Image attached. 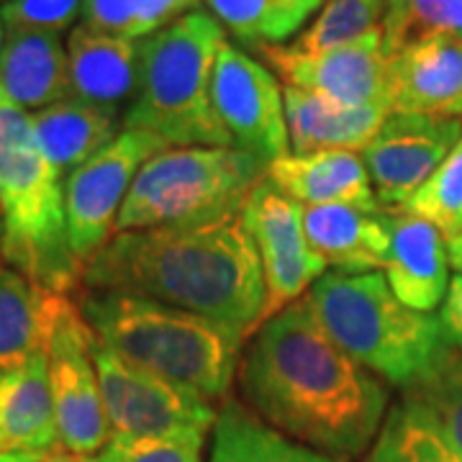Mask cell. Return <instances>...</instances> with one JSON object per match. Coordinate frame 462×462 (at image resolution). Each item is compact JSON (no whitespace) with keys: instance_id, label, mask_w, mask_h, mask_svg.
<instances>
[{"instance_id":"cell-12","label":"cell","mask_w":462,"mask_h":462,"mask_svg":"<svg viewBox=\"0 0 462 462\" xmlns=\"http://www.w3.org/2000/svg\"><path fill=\"white\" fill-rule=\"evenodd\" d=\"M211 98L234 147L267 165L291 154L282 88L267 67L229 42L216 54Z\"/></svg>"},{"instance_id":"cell-36","label":"cell","mask_w":462,"mask_h":462,"mask_svg":"<svg viewBox=\"0 0 462 462\" xmlns=\"http://www.w3.org/2000/svg\"><path fill=\"white\" fill-rule=\"evenodd\" d=\"M447 254H449V264L457 270V275H462V229L447 239Z\"/></svg>"},{"instance_id":"cell-26","label":"cell","mask_w":462,"mask_h":462,"mask_svg":"<svg viewBox=\"0 0 462 462\" xmlns=\"http://www.w3.org/2000/svg\"><path fill=\"white\" fill-rule=\"evenodd\" d=\"M401 398L411 401L462 457V352L442 346L430 367L401 388Z\"/></svg>"},{"instance_id":"cell-37","label":"cell","mask_w":462,"mask_h":462,"mask_svg":"<svg viewBox=\"0 0 462 462\" xmlns=\"http://www.w3.org/2000/svg\"><path fill=\"white\" fill-rule=\"evenodd\" d=\"M0 462H47L39 455H32V452H5L0 455Z\"/></svg>"},{"instance_id":"cell-18","label":"cell","mask_w":462,"mask_h":462,"mask_svg":"<svg viewBox=\"0 0 462 462\" xmlns=\"http://www.w3.org/2000/svg\"><path fill=\"white\" fill-rule=\"evenodd\" d=\"M309 247L342 273L385 270L391 249V216L385 208L360 206H303Z\"/></svg>"},{"instance_id":"cell-14","label":"cell","mask_w":462,"mask_h":462,"mask_svg":"<svg viewBox=\"0 0 462 462\" xmlns=\"http://www.w3.org/2000/svg\"><path fill=\"white\" fill-rule=\"evenodd\" d=\"M462 121L393 114L360 152L380 208H401L460 144Z\"/></svg>"},{"instance_id":"cell-7","label":"cell","mask_w":462,"mask_h":462,"mask_svg":"<svg viewBox=\"0 0 462 462\" xmlns=\"http://www.w3.org/2000/svg\"><path fill=\"white\" fill-rule=\"evenodd\" d=\"M267 167L236 147H167L134 178L116 234L239 218Z\"/></svg>"},{"instance_id":"cell-10","label":"cell","mask_w":462,"mask_h":462,"mask_svg":"<svg viewBox=\"0 0 462 462\" xmlns=\"http://www.w3.org/2000/svg\"><path fill=\"white\" fill-rule=\"evenodd\" d=\"M165 149V142L154 134L124 129L93 160L67 175V234L83 267L114 239L118 214L139 170Z\"/></svg>"},{"instance_id":"cell-15","label":"cell","mask_w":462,"mask_h":462,"mask_svg":"<svg viewBox=\"0 0 462 462\" xmlns=\"http://www.w3.org/2000/svg\"><path fill=\"white\" fill-rule=\"evenodd\" d=\"M388 69L393 111L462 121L460 39H413L388 60Z\"/></svg>"},{"instance_id":"cell-8","label":"cell","mask_w":462,"mask_h":462,"mask_svg":"<svg viewBox=\"0 0 462 462\" xmlns=\"http://www.w3.org/2000/svg\"><path fill=\"white\" fill-rule=\"evenodd\" d=\"M103 406L111 431L118 437H185L208 439L216 409L196 391L126 363L93 339Z\"/></svg>"},{"instance_id":"cell-19","label":"cell","mask_w":462,"mask_h":462,"mask_svg":"<svg viewBox=\"0 0 462 462\" xmlns=\"http://www.w3.org/2000/svg\"><path fill=\"white\" fill-rule=\"evenodd\" d=\"M291 154H314L327 149L363 152L393 108L385 106H342L334 100L282 85Z\"/></svg>"},{"instance_id":"cell-3","label":"cell","mask_w":462,"mask_h":462,"mask_svg":"<svg viewBox=\"0 0 462 462\" xmlns=\"http://www.w3.org/2000/svg\"><path fill=\"white\" fill-rule=\"evenodd\" d=\"M75 303L103 345L126 363L224 403L239 370L242 346L214 321L149 298L85 291Z\"/></svg>"},{"instance_id":"cell-29","label":"cell","mask_w":462,"mask_h":462,"mask_svg":"<svg viewBox=\"0 0 462 462\" xmlns=\"http://www.w3.org/2000/svg\"><path fill=\"white\" fill-rule=\"evenodd\" d=\"M199 0H85L83 23L100 33L142 42L190 14Z\"/></svg>"},{"instance_id":"cell-2","label":"cell","mask_w":462,"mask_h":462,"mask_svg":"<svg viewBox=\"0 0 462 462\" xmlns=\"http://www.w3.org/2000/svg\"><path fill=\"white\" fill-rule=\"evenodd\" d=\"M80 288L190 311L239 342L263 324V264L242 216L206 226L118 231L85 264Z\"/></svg>"},{"instance_id":"cell-1","label":"cell","mask_w":462,"mask_h":462,"mask_svg":"<svg viewBox=\"0 0 462 462\" xmlns=\"http://www.w3.org/2000/svg\"><path fill=\"white\" fill-rule=\"evenodd\" d=\"M236 375L247 409L339 460L370 449L388 413L385 383L331 339L306 296L254 329Z\"/></svg>"},{"instance_id":"cell-16","label":"cell","mask_w":462,"mask_h":462,"mask_svg":"<svg viewBox=\"0 0 462 462\" xmlns=\"http://www.w3.org/2000/svg\"><path fill=\"white\" fill-rule=\"evenodd\" d=\"M391 216V249L385 281L413 311L430 314L442 306L449 288V254L442 231L406 208H385Z\"/></svg>"},{"instance_id":"cell-9","label":"cell","mask_w":462,"mask_h":462,"mask_svg":"<svg viewBox=\"0 0 462 462\" xmlns=\"http://www.w3.org/2000/svg\"><path fill=\"white\" fill-rule=\"evenodd\" d=\"M93 339L96 334L88 327L75 298H60L47 339V357L60 447L78 460L96 457L114 437L100 393Z\"/></svg>"},{"instance_id":"cell-25","label":"cell","mask_w":462,"mask_h":462,"mask_svg":"<svg viewBox=\"0 0 462 462\" xmlns=\"http://www.w3.org/2000/svg\"><path fill=\"white\" fill-rule=\"evenodd\" d=\"M208 462H345L270 427L242 401H224L208 437Z\"/></svg>"},{"instance_id":"cell-32","label":"cell","mask_w":462,"mask_h":462,"mask_svg":"<svg viewBox=\"0 0 462 462\" xmlns=\"http://www.w3.org/2000/svg\"><path fill=\"white\" fill-rule=\"evenodd\" d=\"M401 208L427 218L442 231L445 239H452L462 229V139L445 162L431 172L430 180Z\"/></svg>"},{"instance_id":"cell-35","label":"cell","mask_w":462,"mask_h":462,"mask_svg":"<svg viewBox=\"0 0 462 462\" xmlns=\"http://www.w3.org/2000/svg\"><path fill=\"white\" fill-rule=\"evenodd\" d=\"M439 331L447 346L462 352V275H455L449 281L447 296L439 306Z\"/></svg>"},{"instance_id":"cell-42","label":"cell","mask_w":462,"mask_h":462,"mask_svg":"<svg viewBox=\"0 0 462 462\" xmlns=\"http://www.w3.org/2000/svg\"><path fill=\"white\" fill-rule=\"evenodd\" d=\"M0 242H3V221H0Z\"/></svg>"},{"instance_id":"cell-6","label":"cell","mask_w":462,"mask_h":462,"mask_svg":"<svg viewBox=\"0 0 462 462\" xmlns=\"http://www.w3.org/2000/svg\"><path fill=\"white\" fill-rule=\"evenodd\" d=\"M319 324L383 383L406 388L445 346L437 316L403 306L385 275L329 270L306 293Z\"/></svg>"},{"instance_id":"cell-31","label":"cell","mask_w":462,"mask_h":462,"mask_svg":"<svg viewBox=\"0 0 462 462\" xmlns=\"http://www.w3.org/2000/svg\"><path fill=\"white\" fill-rule=\"evenodd\" d=\"M388 0H329L314 23L298 36L293 51H324L357 42L385 18Z\"/></svg>"},{"instance_id":"cell-34","label":"cell","mask_w":462,"mask_h":462,"mask_svg":"<svg viewBox=\"0 0 462 462\" xmlns=\"http://www.w3.org/2000/svg\"><path fill=\"white\" fill-rule=\"evenodd\" d=\"M83 5L85 0H5L0 16L5 29L62 33L83 16Z\"/></svg>"},{"instance_id":"cell-23","label":"cell","mask_w":462,"mask_h":462,"mask_svg":"<svg viewBox=\"0 0 462 462\" xmlns=\"http://www.w3.org/2000/svg\"><path fill=\"white\" fill-rule=\"evenodd\" d=\"M32 124L36 147L60 178L72 175L124 132V116L78 98L36 111Z\"/></svg>"},{"instance_id":"cell-4","label":"cell","mask_w":462,"mask_h":462,"mask_svg":"<svg viewBox=\"0 0 462 462\" xmlns=\"http://www.w3.org/2000/svg\"><path fill=\"white\" fill-rule=\"evenodd\" d=\"M0 185L3 242L0 260L57 296L80 291L83 264L69 247L65 182L42 157L32 114L0 93Z\"/></svg>"},{"instance_id":"cell-38","label":"cell","mask_w":462,"mask_h":462,"mask_svg":"<svg viewBox=\"0 0 462 462\" xmlns=\"http://www.w3.org/2000/svg\"><path fill=\"white\" fill-rule=\"evenodd\" d=\"M47 462H85V460H78V457H62V455H57V457H51Z\"/></svg>"},{"instance_id":"cell-22","label":"cell","mask_w":462,"mask_h":462,"mask_svg":"<svg viewBox=\"0 0 462 462\" xmlns=\"http://www.w3.org/2000/svg\"><path fill=\"white\" fill-rule=\"evenodd\" d=\"M267 180L300 206H360L378 211L373 182L360 152L327 149L314 154H288L267 167Z\"/></svg>"},{"instance_id":"cell-5","label":"cell","mask_w":462,"mask_h":462,"mask_svg":"<svg viewBox=\"0 0 462 462\" xmlns=\"http://www.w3.org/2000/svg\"><path fill=\"white\" fill-rule=\"evenodd\" d=\"M224 26L190 11L139 42V93L124 111V129L160 136L167 147H234L211 98Z\"/></svg>"},{"instance_id":"cell-24","label":"cell","mask_w":462,"mask_h":462,"mask_svg":"<svg viewBox=\"0 0 462 462\" xmlns=\"http://www.w3.org/2000/svg\"><path fill=\"white\" fill-rule=\"evenodd\" d=\"M60 298L0 260V375L47 349Z\"/></svg>"},{"instance_id":"cell-11","label":"cell","mask_w":462,"mask_h":462,"mask_svg":"<svg viewBox=\"0 0 462 462\" xmlns=\"http://www.w3.org/2000/svg\"><path fill=\"white\" fill-rule=\"evenodd\" d=\"M242 224L263 264V321H267L306 296L327 273V263L309 247L303 231V206L285 196L275 182L267 180V175L254 185L245 203Z\"/></svg>"},{"instance_id":"cell-30","label":"cell","mask_w":462,"mask_h":462,"mask_svg":"<svg viewBox=\"0 0 462 462\" xmlns=\"http://www.w3.org/2000/svg\"><path fill=\"white\" fill-rule=\"evenodd\" d=\"M383 32L388 60L421 36H452L462 42V0H388Z\"/></svg>"},{"instance_id":"cell-17","label":"cell","mask_w":462,"mask_h":462,"mask_svg":"<svg viewBox=\"0 0 462 462\" xmlns=\"http://www.w3.org/2000/svg\"><path fill=\"white\" fill-rule=\"evenodd\" d=\"M69 98L121 114L139 93V42L100 33L85 23L67 36ZM124 116V114H121Z\"/></svg>"},{"instance_id":"cell-21","label":"cell","mask_w":462,"mask_h":462,"mask_svg":"<svg viewBox=\"0 0 462 462\" xmlns=\"http://www.w3.org/2000/svg\"><path fill=\"white\" fill-rule=\"evenodd\" d=\"M0 93L29 114L69 98V60L60 33L8 29L0 50Z\"/></svg>"},{"instance_id":"cell-20","label":"cell","mask_w":462,"mask_h":462,"mask_svg":"<svg viewBox=\"0 0 462 462\" xmlns=\"http://www.w3.org/2000/svg\"><path fill=\"white\" fill-rule=\"evenodd\" d=\"M0 437L8 452L51 460L62 452L47 349L0 375Z\"/></svg>"},{"instance_id":"cell-28","label":"cell","mask_w":462,"mask_h":462,"mask_svg":"<svg viewBox=\"0 0 462 462\" xmlns=\"http://www.w3.org/2000/svg\"><path fill=\"white\" fill-rule=\"evenodd\" d=\"M367 462H462V457L411 401L398 398L385 413Z\"/></svg>"},{"instance_id":"cell-27","label":"cell","mask_w":462,"mask_h":462,"mask_svg":"<svg viewBox=\"0 0 462 462\" xmlns=\"http://www.w3.org/2000/svg\"><path fill=\"white\" fill-rule=\"evenodd\" d=\"M208 14L236 39L282 44L309 21L321 0H203Z\"/></svg>"},{"instance_id":"cell-39","label":"cell","mask_w":462,"mask_h":462,"mask_svg":"<svg viewBox=\"0 0 462 462\" xmlns=\"http://www.w3.org/2000/svg\"><path fill=\"white\" fill-rule=\"evenodd\" d=\"M5 23H3V16H0V50H3V42H5Z\"/></svg>"},{"instance_id":"cell-40","label":"cell","mask_w":462,"mask_h":462,"mask_svg":"<svg viewBox=\"0 0 462 462\" xmlns=\"http://www.w3.org/2000/svg\"><path fill=\"white\" fill-rule=\"evenodd\" d=\"M3 214H5V200H3V185H0V221H3Z\"/></svg>"},{"instance_id":"cell-41","label":"cell","mask_w":462,"mask_h":462,"mask_svg":"<svg viewBox=\"0 0 462 462\" xmlns=\"http://www.w3.org/2000/svg\"><path fill=\"white\" fill-rule=\"evenodd\" d=\"M8 449H5V442H3V437H0V455H5Z\"/></svg>"},{"instance_id":"cell-13","label":"cell","mask_w":462,"mask_h":462,"mask_svg":"<svg viewBox=\"0 0 462 462\" xmlns=\"http://www.w3.org/2000/svg\"><path fill=\"white\" fill-rule=\"evenodd\" d=\"M260 51L285 85L324 96L342 106L393 108L383 23L357 42L334 50L293 51L288 44H260Z\"/></svg>"},{"instance_id":"cell-33","label":"cell","mask_w":462,"mask_h":462,"mask_svg":"<svg viewBox=\"0 0 462 462\" xmlns=\"http://www.w3.org/2000/svg\"><path fill=\"white\" fill-rule=\"evenodd\" d=\"M206 439L185 437H118L85 462H203Z\"/></svg>"}]
</instances>
